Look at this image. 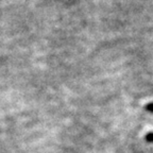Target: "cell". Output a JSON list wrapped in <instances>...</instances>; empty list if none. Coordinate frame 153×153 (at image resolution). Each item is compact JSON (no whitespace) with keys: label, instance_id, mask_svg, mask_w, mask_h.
Returning <instances> with one entry per match:
<instances>
[{"label":"cell","instance_id":"obj_1","mask_svg":"<svg viewBox=\"0 0 153 153\" xmlns=\"http://www.w3.org/2000/svg\"><path fill=\"white\" fill-rule=\"evenodd\" d=\"M147 143H153V132H149L147 133V135L145 136Z\"/></svg>","mask_w":153,"mask_h":153},{"label":"cell","instance_id":"obj_2","mask_svg":"<svg viewBox=\"0 0 153 153\" xmlns=\"http://www.w3.org/2000/svg\"><path fill=\"white\" fill-rule=\"evenodd\" d=\"M145 108H146V111H148V112L153 113V102L147 103V104L145 105Z\"/></svg>","mask_w":153,"mask_h":153}]
</instances>
